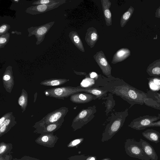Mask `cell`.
Listing matches in <instances>:
<instances>
[{"label":"cell","instance_id":"1","mask_svg":"<svg viewBox=\"0 0 160 160\" xmlns=\"http://www.w3.org/2000/svg\"><path fill=\"white\" fill-rule=\"evenodd\" d=\"M112 94L120 97L131 105L137 104L142 105L149 99L147 93L131 86L122 80L118 86L110 91Z\"/></svg>","mask_w":160,"mask_h":160},{"label":"cell","instance_id":"2","mask_svg":"<svg viewBox=\"0 0 160 160\" xmlns=\"http://www.w3.org/2000/svg\"><path fill=\"white\" fill-rule=\"evenodd\" d=\"M128 115V108L122 111L112 113L109 122L106 125L102 134V142L107 141L111 139L120 130Z\"/></svg>","mask_w":160,"mask_h":160},{"label":"cell","instance_id":"3","mask_svg":"<svg viewBox=\"0 0 160 160\" xmlns=\"http://www.w3.org/2000/svg\"><path fill=\"white\" fill-rule=\"evenodd\" d=\"M87 88H82L80 87L64 86L51 88L44 91L45 95L47 97L64 100L76 93L84 92Z\"/></svg>","mask_w":160,"mask_h":160},{"label":"cell","instance_id":"4","mask_svg":"<svg viewBox=\"0 0 160 160\" xmlns=\"http://www.w3.org/2000/svg\"><path fill=\"white\" fill-rule=\"evenodd\" d=\"M97 112L95 105L91 106L82 110L73 119L71 127L74 131L81 128L91 121Z\"/></svg>","mask_w":160,"mask_h":160},{"label":"cell","instance_id":"5","mask_svg":"<svg viewBox=\"0 0 160 160\" xmlns=\"http://www.w3.org/2000/svg\"><path fill=\"white\" fill-rule=\"evenodd\" d=\"M69 111L68 108L62 107L48 113L33 126L35 128L46 126L64 118Z\"/></svg>","mask_w":160,"mask_h":160},{"label":"cell","instance_id":"6","mask_svg":"<svg viewBox=\"0 0 160 160\" xmlns=\"http://www.w3.org/2000/svg\"><path fill=\"white\" fill-rule=\"evenodd\" d=\"M124 148L126 153L129 156L142 160H150L145 154L140 142L134 139H127L125 143Z\"/></svg>","mask_w":160,"mask_h":160},{"label":"cell","instance_id":"7","mask_svg":"<svg viewBox=\"0 0 160 160\" xmlns=\"http://www.w3.org/2000/svg\"><path fill=\"white\" fill-rule=\"evenodd\" d=\"M54 23V21H52L38 26L31 27L28 29V36L34 35L37 39L36 44L38 45L43 41L45 35Z\"/></svg>","mask_w":160,"mask_h":160},{"label":"cell","instance_id":"8","mask_svg":"<svg viewBox=\"0 0 160 160\" xmlns=\"http://www.w3.org/2000/svg\"><path fill=\"white\" fill-rule=\"evenodd\" d=\"M160 118V114L158 116L149 115L140 116L134 119L128 126L137 130H141L148 128L152 123L157 121Z\"/></svg>","mask_w":160,"mask_h":160},{"label":"cell","instance_id":"9","mask_svg":"<svg viewBox=\"0 0 160 160\" xmlns=\"http://www.w3.org/2000/svg\"><path fill=\"white\" fill-rule=\"evenodd\" d=\"M66 1V0H57L52 4L33 5L27 8L25 12L32 15L44 13L58 8Z\"/></svg>","mask_w":160,"mask_h":160},{"label":"cell","instance_id":"10","mask_svg":"<svg viewBox=\"0 0 160 160\" xmlns=\"http://www.w3.org/2000/svg\"><path fill=\"white\" fill-rule=\"evenodd\" d=\"M93 58L101 68L103 74L108 78L112 77V67L104 52L102 50L97 52L94 55Z\"/></svg>","mask_w":160,"mask_h":160},{"label":"cell","instance_id":"11","mask_svg":"<svg viewBox=\"0 0 160 160\" xmlns=\"http://www.w3.org/2000/svg\"><path fill=\"white\" fill-rule=\"evenodd\" d=\"M2 81L3 87L6 91L11 93L14 85V81L12 71V67L8 66L3 73Z\"/></svg>","mask_w":160,"mask_h":160},{"label":"cell","instance_id":"12","mask_svg":"<svg viewBox=\"0 0 160 160\" xmlns=\"http://www.w3.org/2000/svg\"><path fill=\"white\" fill-rule=\"evenodd\" d=\"M58 139L53 133L41 134L35 140V142L41 145L49 148L54 147Z\"/></svg>","mask_w":160,"mask_h":160},{"label":"cell","instance_id":"13","mask_svg":"<svg viewBox=\"0 0 160 160\" xmlns=\"http://www.w3.org/2000/svg\"><path fill=\"white\" fill-rule=\"evenodd\" d=\"M94 95L87 92H77L70 96V100L73 103L83 104L89 102L97 99Z\"/></svg>","mask_w":160,"mask_h":160},{"label":"cell","instance_id":"14","mask_svg":"<svg viewBox=\"0 0 160 160\" xmlns=\"http://www.w3.org/2000/svg\"><path fill=\"white\" fill-rule=\"evenodd\" d=\"M64 120V118H62L54 123L42 127L37 128H36L34 132L41 134L53 133L61 127Z\"/></svg>","mask_w":160,"mask_h":160},{"label":"cell","instance_id":"15","mask_svg":"<svg viewBox=\"0 0 160 160\" xmlns=\"http://www.w3.org/2000/svg\"><path fill=\"white\" fill-rule=\"evenodd\" d=\"M99 38L97 29L93 27L88 28L86 33L85 40L91 48H92L95 46Z\"/></svg>","mask_w":160,"mask_h":160},{"label":"cell","instance_id":"16","mask_svg":"<svg viewBox=\"0 0 160 160\" xmlns=\"http://www.w3.org/2000/svg\"><path fill=\"white\" fill-rule=\"evenodd\" d=\"M101 4L106 25L109 26L112 25V15L110 11L111 2L109 0H101Z\"/></svg>","mask_w":160,"mask_h":160},{"label":"cell","instance_id":"17","mask_svg":"<svg viewBox=\"0 0 160 160\" xmlns=\"http://www.w3.org/2000/svg\"><path fill=\"white\" fill-rule=\"evenodd\" d=\"M145 154L151 160H158V157L153 147L147 141L141 138L139 141Z\"/></svg>","mask_w":160,"mask_h":160},{"label":"cell","instance_id":"18","mask_svg":"<svg viewBox=\"0 0 160 160\" xmlns=\"http://www.w3.org/2000/svg\"><path fill=\"white\" fill-rule=\"evenodd\" d=\"M131 55V51L128 48H122L118 50L114 55L111 63L115 64L122 62Z\"/></svg>","mask_w":160,"mask_h":160},{"label":"cell","instance_id":"19","mask_svg":"<svg viewBox=\"0 0 160 160\" xmlns=\"http://www.w3.org/2000/svg\"><path fill=\"white\" fill-rule=\"evenodd\" d=\"M16 124V118L13 114L0 125V136L8 132Z\"/></svg>","mask_w":160,"mask_h":160},{"label":"cell","instance_id":"20","mask_svg":"<svg viewBox=\"0 0 160 160\" xmlns=\"http://www.w3.org/2000/svg\"><path fill=\"white\" fill-rule=\"evenodd\" d=\"M143 137L149 141L158 143L160 141V133L153 129H148L142 133Z\"/></svg>","mask_w":160,"mask_h":160},{"label":"cell","instance_id":"21","mask_svg":"<svg viewBox=\"0 0 160 160\" xmlns=\"http://www.w3.org/2000/svg\"><path fill=\"white\" fill-rule=\"evenodd\" d=\"M148 74L150 76H160V58L149 64L146 70Z\"/></svg>","mask_w":160,"mask_h":160},{"label":"cell","instance_id":"22","mask_svg":"<svg viewBox=\"0 0 160 160\" xmlns=\"http://www.w3.org/2000/svg\"><path fill=\"white\" fill-rule=\"evenodd\" d=\"M68 36L72 43L78 49L82 52H85L82 40L77 32H70L69 33Z\"/></svg>","mask_w":160,"mask_h":160},{"label":"cell","instance_id":"23","mask_svg":"<svg viewBox=\"0 0 160 160\" xmlns=\"http://www.w3.org/2000/svg\"><path fill=\"white\" fill-rule=\"evenodd\" d=\"M69 80L68 79L65 78H52L42 81L40 84L46 86H59L64 84Z\"/></svg>","mask_w":160,"mask_h":160},{"label":"cell","instance_id":"24","mask_svg":"<svg viewBox=\"0 0 160 160\" xmlns=\"http://www.w3.org/2000/svg\"><path fill=\"white\" fill-rule=\"evenodd\" d=\"M28 93L26 90L23 88L18 100V103L21 109L22 113H23L26 109L28 104Z\"/></svg>","mask_w":160,"mask_h":160},{"label":"cell","instance_id":"25","mask_svg":"<svg viewBox=\"0 0 160 160\" xmlns=\"http://www.w3.org/2000/svg\"><path fill=\"white\" fill-rule=\"evenodd\" d=\"M108 92L99 88H88L84 92L92 94L95 96L97 99H100L107 95Z\"/></svg>","mask_w":160,"mask_h":160},{"label":"cell","instance_id":"26","mask_svg":"<svg viewBox=\"0 0 160 160\" xmlns=\"http://www.w3.org/2000/svg\"><path fill=\"white\" fill-rule=\"evenodd\" d=\"M134 10V9L132 6L129 8L122 16L120 25L121 28H123L129 21L132 16Z\"/></svg>","mask_w":160,"mask_h":160},{"label":"cell","instance_id":"27","mask_svg":"<svg viewBox=\"0 0 160 160\" xmlns=\"http://www.w3.org/2000/svg\"><path fill=\"white\" fill-rule=\"evenodd\" d=\"M102 99H106V101L105 102H103V103H104L105 104V107H106L105 112H106V114L107 115L112 111L114 108L115 105V101L112 93L108 94V97H104Z\"/></svg>","mask_w":160,"mask_h":160},{"label":"cell","instance_id":"28","mask_svg":"<svg viewBox=\"0 0 160 160\" xmlns=\"http://www.w3.org/2000/svg\"><path fill=\"white\" fill-rule=\"evenodd\" d=\"M12 148V145L11 144H7L1 142L0 144V155L2 156L4 154L10 152Z\"/></svg>","mask_w":160,"mask_h":160},{"label":"cell","instance_id":"29","mask_svg":"<svg viewBox=\"0 0 160 160\" xmlns=\"http://www.w3.org/2000/svg\"><path fill=\"white\" fill-rule=\"evenodd\" d=\"M69 160H97L94 156H86L84 155H76L68 158Z\"/></svg>","mask_w":160,"mask_h":160},{"label":"cell","instance_id":"30","mask_svg":"<svg viewBox=\"0 0 160 160\" xmlns=\"http://www.w3.org/2000/svg\"><path fill=\"white\" fill-rule=\"evenodd\" d=\"M10 38V33L7 32L0 35V48H4L8 42Z\"/></svg>","mask_w":160,"mask_h":160},{"label":"cell","instance_id":"31","mask_svg":"<svg viewBox=\"0 0 160 160\" xmlns=\"http://www.w3.org/2000/svg\"><path fill=\"white\" fill-rule=\"evenodd\" d=\"M84 138H78L72 141L67 145L68 148L77 147L83 141Z\"/></svg>","mask_w":160,"mask_h":160},{"label":"cell","instance_id":"32","mask_svg":"<svg viewBox=\"0 0 160 160\" xmlns=\"http://www.w3.org/2000/svg\"><path fill=\"white\" fill-rule=\"evenodd\" d=\"M57 0H38L33 2L32 4L37 5L42 4H52L56 2Z\"/></svg>","mask_w":160,"mask_h":160},{"label":"cell","instance_id":"33","mask_svg":"<svg viewBox=\"0 0 160 160\" xmlns=\"http://www.w3.org/2000/svg\"><path fill=\"white\" fill-rule=\"evenodd\" d=\"M10 28V26L9 24L6 23L2 24L0 27V35L8 32Z\"/></svg>","mask_w":160,"mask_h":160},{"label":"cell","instance_id":"34","mask_svg":"<svg viewBox=\"0 0 160 160\" xmlns=\"http://www.w3.org/2000/svg\"><path fill=\"white\" fill-rule=\"evenodd\" d=\"M150 84H154L157 85L160 88V77H152L147 78Z\"/></svg>","mask_w":160,"mask_h":160},{"label":"cell","instance_id":"35","mask_svg":"<svg viewBox=\"0 0 160 160\" xmlns=\"http://www.w3.org/2000/svg\"><path fill=\"white\" fill-rule=\"evenodd\" d=\"M12 114H13L12 112H7L3 115L0 118V125L9 118Z\"/></svg>","mask_w":160,"mask_h":160},{"label":"cell","instance_id":"36","mask_svg":"<svg viewBox=\"0 0 160 160\" xmlns=\"http://www.w3.org/2000/svg\"><path fill=\"white\" fill-rule=\"evenodd\" d=\"M12 160H39L36 158L28 156H24L21 158L18 159L16 158H13Z\"/></svg>","mask_w":160,"mask_h":160},{"label":"cell","instance_id":"37","mask_svg":"<svg viewBox=\"0 0 160 160\" xmlns=\"http://www.w3.org/2000/svg\"><path fill=\"white\" fill-rule=\"evenodd\" d=\"M154 127H160V120L152 123L148 126V128Z\"/></svg>","mask_w":160,"mask_h":160},{"label":"cell","instance_id":"38","mask_svg":"<svg viewBox=\"0 0 160 160\" xmlns=\"http://www.w3.org/2000/svg\"><path fill=\"white\" fill-rule=\"evenodd\" d=\"M155 17L160 18V6L156 10L155 13Z\"/></svg>","mask_w":160,"mask_h":160},{"label":"cell","instance_id":"39","mask_svg":"<svg viewBox=\"0 0 160 160\" xmlns=\"http://www.w3.org/2000/svg\"><path fill=\"white\" fill-rule=\"evenodd\" d=\"M154 97L157 99L156 101L158 103L160 104V99L158 97L155 95Z\"/></svg>","mask_w":160,"mask_h":160},{"label":"cell","instance_id":"40","mask_svg":"<svg viewBox=\"0 0 160 160\" xmlns=\"http://www.w3.org/2000/svg\"><path fill=\"white\" fill-rule=\"evenodd\" d=\"M154 94L155 95L157 96L158 98L160 99V93L154 92Z\"/></svg>","mask_w":160,"mask_h":160},{"label":"cell","instance_id":"41","mask_svg":"<svg viewBox=\"0 0 160 160\" xmlns=\"http://www.w3.org/2000/svg\"><path fill=\"white\" fill-rule=\"evenodd\" d=\"M101 160H111V159L108 158H103Z\"/></svg>","mask_w":160,"mask_h":160},{"label":"cell","instance_id":"42","mask_svg":"<svg viewBox=\"0 0 160 160\" xmlns=\"http://www.w3.org/2000/svg\"><path fill=\"white\" fill-rule=\"evenodd\" d=\"M13 1L15 2H18L19 1H20V0H13Z\"/></svg>","mask_w":160,"mask_h":160}]
</instances>
